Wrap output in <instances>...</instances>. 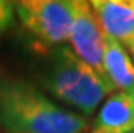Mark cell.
I'll return each mask as SVG.
<instances>
[{
  "label": "cell",
  "instance_id": "obj_3",
  "mask_svg": "<svg viewBox=\"0 0 134 133\" xmlns=\"http://www.w3.org/2000/svg\"><path fill=\"white\" fill-rule=\"evenodd\" d=\"M23 26L43 47L53 48L69 40L74 23V0H14Z\"/></svg>",
  "mask_w": 134,
  "mask_h": 133
},
{
  "label": "cell",
  "instance_id": "obj_8",
  "mask_svg": "<svg viewBox=\"0 0 134 133\" xmlns=\"http://www.w3.org/2000/svg\"><path fill=\"white\" fill-rule=\"evenodd\" d=\"M14 13V0H0V34L11 26Z\"/></svg>",
  "mask_w": 134,
  "mask_h": 133
},
{
  "label": "cell",
  "instance_id": "obj_4",
  "mask_svg": "<svg viewBox=\"0 0 134 133\" xmlns=\"http://www.w3.org/2000/svg\"><path fill=\"white\" fill-rule=\"evenodd\" d=\"M74 23L69 35L72 50L81 61L91 66L99 75L107 79L104 74L105 34L100 29L86 0H74Z\"/></svg>",
  "mask_w": 134,
  "mask_h": 133
},
{
  "label": "cell",
  "instance_id": "obj_10",
  "mask_svg": "<svg viewBox=\"0 0 134 133\" xmlns=\"http://www.w3.org/2000/svg\"><path fill=\"white\" fill-rule=\"evenodd\" d=\"M131 133H134V131H131Z\"/></svg>",
  "mask_w": 134,
  "mask_h": 133
},
{
  "label": "cell",
  "instance_id": "obj_9",
  "mask_svg": "<svg viewBox=\"0 0 134 133\" xmlns=\"http://www.w3.org/2000/svg\"><path fill=\"white\" fill-rule=\"evenodd\" d=\"M126 47L129 48V53H131V55H132V58H134V37H132V39L126 43Z\"/></svg>",
  "mask_w": 134,
  "mask_h": 133
},
{
  "label": "cell",
  "instance_id": "obj_5",
  "mask_svg": "<svg viewBox=\"0 0 134 133\" xmlns=\"http://www.w3.org/2000/svg\"><path fill=\"white\" fill-rule=\"evenodd\" d=\"M105 34L120 43L134 37V0H86Z\"/></svg>",
  "mask_w": 134,
  "mask_h": 133
},
{
  "label": "cell",
  "instance_id": "obj_2",
  "mask_svg": "<svg viewBox=\"0 0 134 133\" xmlns=\"http://www.w3.org/2000/svg\"><path fill=\"white\" fill-rule=\"evenodd\" d=\"M38 82L53 98L83 117L94 114L102 99L115 91L107 79L64 45L49 48L40 66Z\"/></svg>",
  "mask_w": 134,
  "mask_h": 133
},
{
  "label": "cell",
  "instance_id": "obj_6",
  "mask_svg": "<svg viewBox=\"0 0 134 133\" xmlns=\"http://www.w3.org/2000/svg\"><path fill=\"white\" fill-rule=\"evenodd\" d=\"M90 128L109 130L113 133L134 131V96L116 91L100 104Z\"/></svg>",
  "mask_w": 134,
  "mask_h": 133
},
{
  "label": "cell",
  "instance_id": "obj_1",
  "mask_svg": "<svg viewBox=\"0 0 134 133\" xmlns=\"http://www.w3.org/2000/svg\"><path fill=\"white\" fill-rule=\"evenodd\" d=\"M86 117L70 111L26 79L0 75V130L3 133H86Z\"/></svg>",
  "mask_w": 134,
  "mask_h": 133
},
{
  "label": "cell",
  "instance_id": "obj_7",
  "mask_svg": "<svg viewBox=\"0 0 134 133\" xmlns=\"http://www.w3.org/2000/svg\"><path fill=\"white\" fill-rule=\"evenodd\" d=\"M104 74L113 90L134 96V63L123 43L110 37H105Z\"/></svg>",
  "mask_w": 134,
  "mask_h": 133
}]
</instances>
